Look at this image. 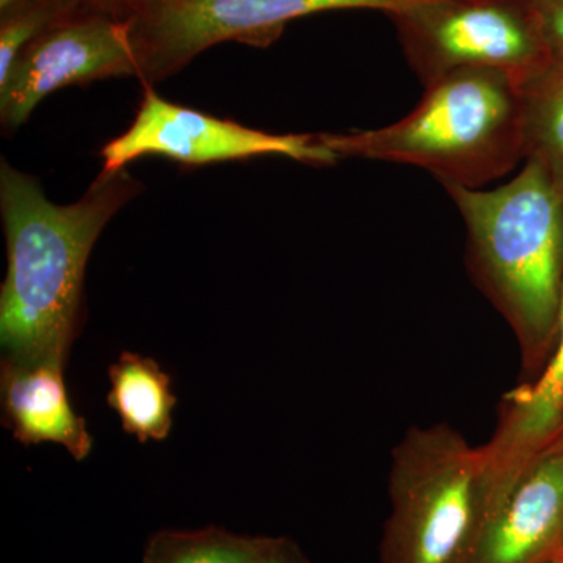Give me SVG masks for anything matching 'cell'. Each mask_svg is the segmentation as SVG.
Wrapping results in <instances>:
<instances>
[{"label":"cell","mask_w":563,"mask_h":563,"mask_svg":"<svg viewBox=\"0 0 563 563\" xmlns=\"http://www.w3.org/2000/svg\"><path fill=\"white\" fill-rule=\"evenodd\" d=\"M387 16L424 87L462 69L521 85L553 57L532 0H428Z\"/></svg>","instance_id":"cell-5"},{"label":"cell","mask_w":563,"mask_h":563,"mask_svg":"<svg viewBox=\"0 0 563 563\" xmlns=\"http://www.w3.org/2000/svg\"><path fill=\"white\" fill-rule=\"evenodd\" d=\"M22 2V0H0V11L10 9V7L16 5V3Z\"/></svg>","instance_id":"cell-19"},{"label":"cell","mask_w":563,"mask_h":563,"mask_svg":"<svg viewBox=\"0 0 563 563\" xmlns=\"http://www.w3.org/2000/svg\"><path fill=\"white\" fill-rule=\"evenodd\" d=\"M262 563H312L301 547L288 537H279L272 553Z\"/></svg>","instance_id":"cell-17"},{"label":"cell","mask_w":563,"mask_h":563,"mask_svg":"<svg viewBox=\"0 0 563 563\" xmlns=\"http://www.w3.org/2000/svg\"><path fill=\"white\" fill-rule=\"evenodd\" d=\"M563 437V285L558 340L540 377L504 396L498 424L484 444L487 523L525 473Z\"/></svg>","instance_id":"cell-9"},{"label":"cell","mask_w":563,"mask_h":563,"mask_svg":"<svg viewBox=\"0 0 563 563\" xmlns=\"http://www.w3.org/2000/svg\"><path fill=\"white\" fill-rule=\"evenodd\" d=\"M143 191L128 168L103 172L69 206L35 177L0 163L7 274L0 287L2 361L66 365L79 331L85 269L111 218Z\"/></svg>","instance_id":"cell-1"},{"label":"cell","mask_w":563,"mask_h":563,"mask_svg":"<svg viewBox=\"0 0 563 563\" xmlns=\"http://www.w3.org/2000/svg\"><path fill=\"white\" fill-rule=\"evenodd\" d=\"M139 77L131 18L106 7L74 14L32 41L0 84V124L14 132L54 91Z\"/></svg>","instance_id":"cell-8"},{"label":"cell","mask_w":563,"mask_h":563,"mask_svg":"<svg viewBox=\"0 0 563 563\" xmlns=\"http://www.w3.org/2000/svg\"><path fill=\"white\" fill-rule=\"evenodd\" d=\"M428 0H151L133 14L132 38L139 79L154 87L217 44L235 41L272 46L290 22L333 10H377L385 14Z\"/></svg>","instance_id":"cell-6"},{"label":"cell","mask_w":563,"mask_h":563,"mask_svg":"<svg viewBox=\"0 0 563 563\" xmlns=\"http://www.w3.org/2000/svg\"><path fill=\"white\" fill-rule=\"evenodd\" d=\"M98 5L106 7L101 0H22L0 11V84L32 41L74 14Z\"/></svg>","instance_id":"cell-15"},{"label":"cell","mask_w":563,"mask_h":563,"mask_svg":"<svg viewBox=\"0 0 563 563\" xmlns=\"http://www.w3.org/2000/svg\"><path fill=\"white\" fill-rule=\"evenodd\" d=\"M558 553H563V533H562L561 544H559Z\"/></svg>","instance_id":"cell-21"},{"label":"cell","mask_w":563,"mask_h":563,"mask_svg":"<svg viewBox=\"0 0 563 563\" xmlns=\"http://www.w3.org/2000/svg\"><path fill=\"white\" fill-rule=\"evenodd\" d=\"M101 2L107 9L121 14V16L132 18L133 14L144 9L151 0H101Z\"/></svg>","instance_id":"cell-18"},{"label":"cell","mask_w":563,"mask_h":563,"mask_svg":"<svg viewBox=\"0 0 563 563\" xmlns=\"http://www.w3.org/2000/svg\"><path fill=\"white\" fill-rule=\"evenodd\" d=\"M279 537L242 536L220 526L162 529L144 547L143 563H262Z\"/></svg>","instance_id":"cell-14"},{"label":"cell","mask_w":563,"mask_h":563,"mask_svg":"<svg viewBox=\"0 0 563 563\" xmlns=\"http://www.w3.org/2000/svg\"><path fill=\"white\" fill-rule=\"evenodd\" d=\"M379 563H470L487 521V466L450 424L415 426L391 451Z\"/></svg>","instance_id":"cell-4"},{"label":"cell","mask_w":563,"mask_h":563,"mask_svg":"<svg viewBox=\"0 0 563 563\" xmlns=\"http://www.w3.org/2000/svg\"><path fill=\"white\" fill-rule=\"evenodd\" d=\"M144 155H161L180 165H211L247 161L261 155H284L307 165L340 161L320 135H276L255 131L232 120L165 101L152 87L143 98L131 128L101 150L103 172H118Z\"/></svg>","instance_id":"cell-7"},{"label":"cell","mask_w":563,"mask_h":563,"mask_svg":"<svg viewBox=\"0 0 563 563\" xmlns=\"http://www.w3.org/2000/svg\"><path fill=\"white\" fill-rule=\"evenodd\" d=\"M65 365H18L2 361L0 398L3 426L14 440L32 444L55 443L81 462L91 454L92 437L87 421L74 410L66 390Z\"/></svg>","instance_id":"cell-11"},{"label":"cell","mask_w":563,"mask_h":563,"mask_svg":"<svg viewBox=\"0 0 563 563\" xmlns=\"http://www.w3.org/2000/svg\"><path fill=\"white\" fill-rule=\"evenodd\" d=\"M563 533V444L542 455L485 526L470 563H539Z\"/></svg>","instance_id":"cell-10"},{"label":"cell","mask_w":563,"mask_h":563,"mask_svg":"<svg viewBox=\"0 0 563 563\" xmlns=\"http://www.w3.org/2000/svg\"><path fill=\"white\" fill-rule=\"evenodd\" d=\"M525 161L542 165L563 198V57L551 60L520 85Z\"/></svg>","instance_id":"cell-13"},{"label":"cell","mask_w":563,"mask_h":563,"mask_svg":"<svg viewBox=\"0 0 563 563\" xmlns=\"http://www.w3.org/2000/svg\"><path fill=\"white\" fill-rule=\"evenodd\" d=\"M532 5L548 46L563 57V0H532Z\"/></svg>","instance_id":"cell-16"},{"label":"cell","mask_w":563,"mask_h":563,"mask_svg":"<svg viewBox=\"0 0 563 563\" xmlns=\"http://www.w3.org/2000/svg\"><path fill=\"white\" fill-rule=\"evenodd\" d=\"M539 563H563V553H558L548 558L547 561Z\"/></svg>","instance_id":"cell-20"},{"label":"cell","mask_w":563,"mask_h":563,"mask_svg":"<svg viewBox=\"0 0 563 563\" xmlns=\"http://www.w3.org/2000/svg\"><path fill=\"white\" fill-rule=\"evenodd\" d=\"M107 404L120 418L122 431L140 443L163 442L173 431L177 406L173 379L161 363L136 352H121L109 366Z\"/></svg>","instance_id":"cell-12"},{"label":"cell","mask_w":563,"mask_h":563,"mask_svg":"<svg viewBox=\"0 0 563 563\" xmlns=\"http://www.w3.org/2000/svg\"><path fill=\"white\" fill-rule=\"evenodd\" d=\"M444 188L465 221L473 279L512 328L525 368L536 372L558 340L563 198L533 161L492 190Z\"/></svg>","instance_id":"cell-2"},{"label":"cell","mask_w":563,"mask_h":563,"mask_svg":"<svg viewBox=\"0 0 563 563\" xmlns=\"http://www.w3.org/2000/svg\"><path fill=\"white\" fill-rule=\"evenodd\" d=\"M402 120L368 131L321 133L342 158L398 163L443 187L483 188L525 158L520 85L495 70L462 69L426 85Z\"/></svg>","instance_id":"cell-3"},{"label":"cell","mask_w":563,"mask_h":563,"mask_svg":"<svg viewBox=\"0 0 563 563\" xmlns=\"http://www.w3.org/2000/svg\"><path fill=\"white\" fill-rule=\"evenodd\" d=\"M561 443H563V437H562Z\"/></svg>","instance_id":"cell-22"}]
</instances>
